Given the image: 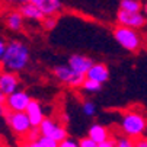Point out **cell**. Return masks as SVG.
Masks as SVG:
<instances>
[{
	"mask_svg": "<svg viewBox=\"0 0 147 147\" xmlns=\"http://www.w3.org/2000/svg\"><path fill=\"white\" fill-rule=\"evenodd\" d=\"M31 102V96L25 92V90H15L13 93L7 95L6 99V107L9 108V111H26V107Z\"/></svg>",
	"mask_w": 147,
	"mask_h": 147,
	"instance_id": "ba28073f",
	"label": "cell"
},
{
	"mask_svg": "<svg viewBox=\"0 0 147 147\" xmlns=\"http://www.w3.org/2000/svg\"><path fill=\"white\" fill-rule=\"evenodd\" d=\"M7 125H9V128L19 137H26V134L29 133V130L32 128V125H31V121L26 115L25 111H9L5 117Z\"/></svg>",
	"mask_w": 147,
	"mask_h": 147,
	"instance_id": "277c9868",
	"label": "cell"
},
{
	"mask_svg": "<svg viewBox=\"0 0 147 147\" xmlns=\"http://www.w3.org/2000/svg\"><path fill=\"white\" fill-rule=\"evenodd\" d=\"M143 13L146 15V18H147V2L143 5Z\"/></svg>",
	"mask_w": 147,
	"mask_h": 147,
	"instance_id": "d6a6232c",
	"label": "cell"
},
{
	"mask_svg": "<svg viewBox=\"0 0 147 147\" xmlns=\"http://www.w3.org/2000/svg\"><path fill=\"white\" fill-rule=\"evenodd\" d=\"M79 147H98V143H95L90 137H83L79 140Z\"/></svg>",
	"mask_w": 147,
	"mask_h": 147,
	"instance_id": "d4e9b609",
	"label": "cell"
},
{
	"mask_svg": "<svg viewBox=\"0 0 147 147\" xmlns=\"http://www.w3.org/2000/svg\"><path fill=\"white\" fill-rule=\"evenodd\" d=\"M19 83L20 82H19L16 71H10V70L0 71V89H2L6 95H10L15 90H18Z\"/></svg>",
	"mask_w": 147,
	"mask_h": 147,
	"instance_id": "9c48e42d",
	"label": "cell"
},
{
	"mask_svg": "<svg viewBox=\"0 0 147 147\" xmlns=\"http://www.w3.org/2000/svg\"><path fill=\"white\" fill-rule=\"evenodd\" d=\"M86 77L88 79H92V80H96L99 83H103L109 80V69L105 63H93L92 67L88 70L86 73Z\"/></svg>",
	"mask_w": 147,
	"mask_h": 147,
	"instance_id": "7c38bea8",
	"label": "cell"
},
{
	"mask_svg": "<svg viewBox=\"0 0 147 147\" xmlns=\"http://www.w3.org/2000/svg\"><path fill=\"white\" fill-rule=\"evenodd\" d=\"M112 35H114V39L118 42V45L122 47L124 50L130 51V53H136L141 48L143 38H141L138 29H133V28H128V26L118 25L112 31Z\"/></svg>",
	"mask_w": 147,
	"mask_h": 147,
	"instance_id": "7a4b0ae2",
	"label": "cell"
},
{
	"mask_svg": "<svg viewBox=\"0 0 147 147\" xmlns=\"http://www.w3.org/2000/svg\"><path fill=\"white\" fill-rule=\"evenodd\" d=\"M20 147H42L39 144V141L38 140H35V141H29V140H25L24 143H22V146Z\"/></svg>",
	"mask_w": 147,
	"mask_h": 147,
	"instance_id": "4316f807",
	"label": "cell"
},
{
	"mask_svg": "<svg viewBox=\"0 0 147 147\" xmlns=\"http://www.w3.org/2000/svg\"><path fill=\"white\" fill-rule=\"evenodd\" d=\"M117 22L118 25L128 26L133 29H141L147 24V18L143 12H125V10H118L117 13Z\"/></svg>",
	"mask_w": 147,
	"mask_h": 147,
	"instance_id": "5b68a950",
	"label": "cell"
},
{
	"mask_svg": "<svg viewBox=\"0 0 147 147\" xmlns=\"http://www.w3.org/2000/svg\"><path fill=\"white\" fill-rule=\"evenodd\" d=\"M88 137H90L98 144H100V143H103V141H107V140L111 138L108 128L105 127V125H102V124H93V125H90V128L88 131Z\"/></svg>",
	"mask_w": 147,
	"mask_h": 147,
	"instance_id": "5bb4252c",
	"label": "cell"
},
{
	"mask_svg": "<svg viewBox=\"0 0 147 147\" xmlns=\"http://www.w3.org/2000/svg\"><path fill=\"white\" fill-rule=\"evenodd\" d=\"M6 99H7V95L0 89V103H6Z\"/></svg>",
	"mask_w": 147,
	"mask_h": 147,
	"instance_id": "4dcf8cb0",
	"label": "cell"
},
{
	"mask_svg": "<svg viewBox=\"0 0 147 147\" xmlns=\"http://www.w3.org/2000/svg\"><path fill=\"white\" fill-rule=\"evenodd\" d=\"M39 136H41V133H39V128H38V127H32V128L29 130V133L26 134L25 140L35 141V140H38V138H39Z\"/></svg>",
	"mask_w": 147,
	"mask_h": 147,
	"instance_id": "cb8c5ba5",
	"label": "cell"
},
{
	"mask_svg": "<svg viewBox=\"0 0 147 147\" xmlns=\"http://www.w3.org/2000/svg\"><path fill=\"white\" fill-rule=\"evenodd\" d=\"M38 141L42 147H58V143H60V141H57L51 137H47V136H39Z\"/></svg>",
	"mask_w": 147,
	"mask_h": 147,
	"instance_id": "ffe728a7",
	"label": "cell"
},
{
	"mask_svg": "<svg viewBox=\"0 0 147 147\" xmlns=\"http://www.w3.org/2000/svg\"><path fill=\"white\" fill-rule=\"evenodd\" d=\"M133 144H134V147H147V137L140 136V137L134 138Z\"/></svg>",
	"mask_w": 147,
	"mask_h": 147,
	"instance_id": "484cf974",
	"label": "cell"
},
{
	"mask_svg": "<svg viewBox=\"0 0 147 147\" xmlns=\"http://www.w3.org/2000/svg\"><path fill=\"white\" fill-rule=\"evenodd\" d=\"M115 147H134V144L130 137H119L115 140Z\"/></svg>",
	"mask_w": 147,
	"mask_h": 147,
	"instance_id": "7402d4cb",
	"label": "cell"
},
{
	"mask_svg": "<svg viewBox=\"0 0 147 147\" xmlns=\"http://www.w3.org/2000/svg\"><path fill=\"white\" fill-rule=\"evenodd\" d=\"M20 13H22V16L25 19H29V20H36V22H42V19L45 18V15L41 12L34 3L31 2H26L24 3L22 6H20Z\"/></svg>",
	"mask_w": 147,
	"mask_h": 147,
	"instance_id": "9a60e30c",
	"label": "cell"
},
{
	"mask_svg": "<svg viewBox=\"0 0 147 147\" xmlns=\"http://www.w3.org/2000/svg\"><path fill=\"white\" fill-rule=\"evenodd\" d=\"M98 147H115V140H114V138H109V140H107V141L98 144Z\"/></svg>",
	"mask_w": 147,
	"mask_h": 147,
	"instance_id": "83f0119b",
	"label": "cell"
},
{
	"mask_svg": "<svg viewBox=\"0 0 147 147\" xmlns=\"http://www.w3.org/2000/svg\"><path fill=\"white\" fill-rule=\"evenodd\" d=\"M7 112H9V108L6 107V103H0V117H6Z\"/></svg>",
	"mask_w": 147,
	"mask_h": 147,
	"instance_id": "f546056e",
	"label": "cell"
},
{
	"mask_svg": "<svg viewBox=\"0 0 147 147\" xmlns=\"http://www.w3.org/2000/svg\"><path fill=\"white\" fill-rule=\"evenodd\" d=\"M7 2H10V3H19V5H24V3H26L28 0H7Z\"/></svg>",
	"mask_w": 147,
	"mask_h": 147,
	"instance_id": "1f68e13d",
	"label": "cell"
},
{
	"mask_svg": "<svg viewBox=\"0 0 147 147\" xmlns=\"http://www.w3.org/2000/svg\"><path fill=\"white\" fill-rule=\"evenodd\" d=\"M29 63L28 47L18 39H13L6 45V51L2 57V66L10 71H20L26 69Z\"/></svg>",
	"mask_w": 147,
	"mask_h": 147,
	"instance_id": "6da1fadb",
	"label": "cell"
},
{
	"mask_svg": "<svg viewBox=\"0 0 147 147\" xmlns=\"http://www.w3.org/2000/svg\"><path fill=\"white\" fill-rule=\"evenodd\" d=\"M6 51V42H5V39L3 38H0V61H2V57Z\"/></svg>",
	"mask_w": 147,
	"mask_h": 147,
	"instance_id": "f1b7e54d",
	"label": "cell"
},
{
	"mask_svg": "<svg viewBox=\"0 0 147 147\" xmlns=\"http://www.w3.org/2000/svg\"><path fill=\"white\" fill-rule=\"evenodd\" d=\"M54 76L63 82L66 85L71 86V88H82V83L85 80L86 76L76 73L73 69H70L69 66H57L54 67Z\"/></svg>",
	"mask_w": 147,
	"mask_h": 147,
	"instance_id": "52a82bcc",
	"label": "cell"
},
{
	"mask_svg": "<svg viewBox=\"0 0 147 147\" xmlns=\"http://www.w3.org/2000/svg\"><path fill=\"white\" fill-rule=\"evenodd\" d=\"M82 111L86 117H93L96 114V105L92 100H85L82 103Z\"/></svg>",
	"mask_w": 147,
	"mask_h": 147,
	"instance_id": "d6986e66",
	"label": "cell"
},
{
	"mask_svg": "<svg viewBox=\"0 0 147 147\" xmlns=\"http://www.w3.org/2000/svg\"><path fill=\"white\" fill-rule=\"evenodd\" d=\"M82 89L85 92H89V93H96L102 89V83L85 77V80H83V83H82Z\"/></svg>",
	"mask_w": 147,
	"mask_h": 147,
	"instance_id": "ac0fdd59",
	"label": "cell"
},
{
	"mask_svg": "<svg viewBox=\"0 0 147 147\" xmlns=\"http://www.w3.org/2000/svg\"><path fill=\"white\" fill-rule=\"evenodd\" d=\"M26 115L31 121V125L32 127H39V124L42 122V119L45 118L44 115V109H42V105H41L38 100L35 99H31L29 105L26 107Z\"/></svg>",
	"mask_w": 147,
	"mask_h": 147,
	"instance_id": "8fae6325",
	"label": "cell"
},
{
	"mask_svg": "<svg viewBox=\"0 0 147 147\" xmlns=\"http://www.w3.org/2000/svg\"><path fill=\"white\" fill-rule=\"evenodd\" d=\"M42 26L47 29V31H51V29H54V26H55V24H57V19H55V15H50V16H45L44 19H42Z\"/></svg>",
	"mask_w": 147,
	"mask_h": 147,
	"instance_id": "44dd1931",
	"label": "cell"
},
{
	"mask_svg": "<svg viewBox=\"0 0 147 147\" xmlns=\"http://www.w3.org/2000/svg\"><path fill=\"white\" fill-rule=\"evenodd\" d=\"M146 127H147V121L141 114L127 112L121 118V130L125 137L137 138V137L143 136Z\"/></svg>",
	"mask_w": 147,
	"mask_h": 147,
	"instance_id": "3957f363",
	"label": "cell"
},
{
	"mask_svg": "<svg viewBox=\"0 0 147 147\" xmlns=\"http://www.w3.org/2000/svg\"><path fill=\"white\" fill-rule=\"evenodd\" d=\"M38 128H39L41 136L51 137V138H54L57 141H61V140H64V138L69 137L67 130L63 127V125H60L55 119H53V118H44Z\"/></svg>",
	"mask_w": 147,
	"mask_h": 147,
	"instance_id": "8992f818",
	"label": "cell"
},
{
	"mask_svg": "<svg viewBox=\"0 0 147 147\" xmlns=\"http://www.w3.org/2000/svg\"><path fill=\"white\" fill-rule=\"evenodd\" d=\"M24 16L20 12H10L6 16V25L9 26V29L12 31H20L24 28Z\"/></svg>",
	"mask_w": 147,
	"mask_h": 147,
	"instance_id": "2e32d148",
	"label": "cell"
},
{
	"mask_svg": "<svg viewBox=\"0 0 147 147\" xmlns=\"http://www.w3.org/2000/svg\"><path fill=\"white\" fill-rule=\"evenodd\" d=\"M92 64H93V60L86 55H82V54H73L69 58V67L83 76H86V73L92 67Z\"/></svg>",
	"mask_w": 147,
	"mask_h": 147,
	"instance_id": "30bf717a",
	"label": "cell"
},
{
	"mask_svg": "<svg viewBox=\"0 0 147 147\" xmlns=\"http://www.w3.org/2000/svg\"><path fill=\"white\" fill-rule=\"evenodd\" d=\"M119 9L125 12H143V5L140 0H121Z\"/></svg>",
	"mask_w": 147,
	"mask_h": 147,
	"instance_id": "e0dca14e",
	"label": "cell"
},
{
	"mask_svg": "<svg viewBox=\"0 0 147 147\" xmlns=\"http://www.w3.org/2000/svg\"><path fill=\"white\" fill-rule=\"evenodd\" d=\"M58 147H79V141L74 140V138L67 137V138L61 140V141L58 143Z\"/></svg>",
	"mask_w": 147,
	"mask_h": 147,
	"instance_id": "603a6c76",
	"label": "cell"
},
{
	"mask_svg": "<svg viewBox=\"0 0 147 147\" xmlns=\"http://www.w3.org/2000/svg\"><path fill=\"white\" fill-rule=\"evenodd\" d=\"M28 2L34 3L45 16L55 15L61 10V2L60 0H28Z\"/></svg>",
	"mask_w": 147,
	"mask_h": 147,
	"instance_id": "4fadbf2b",
	"label": "cell"
}]
</instances>
